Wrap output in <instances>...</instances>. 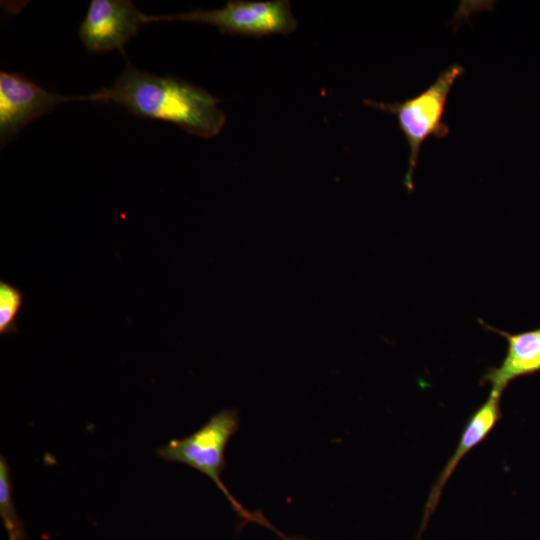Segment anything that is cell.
Masks as SVG:
<instances>
[{
  "label": "cell",
  "instance_id": "2",
  "mask_svg": "<svg viewBox=\"0 0 540 540\" xmlns=\"http://www.w3.org/2000/svg\"><path fill=\"white\" fill-rule=\"evenodd\" d=\"M463 73V66L454 63L442 70L432 84L412 98L393 103L364 100L367 106L391 113L397 118L409 148L408 168L404 176V185L409 191L414 186L413 174L421 146L431 136L445 138L449 135V127L443 121L445 106L453 84Z\"/></svg>",
  "mask_w": 540,
  "mask_h": 540
},
{
  "label": "cell",
  "instance_id": "10",
  "mask_svg": "<svg viewBox=\"0 0 540 540\" xmlns=\"http://www.w3.org/2000/svg\"><path fill=\"white\" fill-rule=\"evenodd\" d=\"M23 293L16 286L0 281V335L16 333L17 318L23 306Z\"/></svg>",
  "mask_w": 540,
  "mask_h": 540
},
{
  "label": "cell",
  "instance_id": "5",
  "mask_svg": "<svg viewBox=\"0 0 540 540\" xmlns=\"http://www.w3.org/2000/svg\"><path fill=\"white\" fill-rule=\"evenodd\" d=\"M89 100V96H64L48 91L24 75L0 72V142L13 141L32 121L70 101Z\"/></svg>",
  "mask_w": 540,
  "mask_h": 540
},
{
  "label": "cell",
  "instance_id": "11",
  "mask_svg": "<svg viewBox=\"0 0 540 540\" xmlns=\"http://www.w3.org/2000/svg\"><path fill=\"white\" fill-rule=\"evenodd\" d=\"M265 527L269 528L270 530L274 531L282 540H309L306 538H300V537H288L281 533L279 530H277L269 521L265 525Z\"/></svg>",
  "mask_w": 540,
  "mask_h": 540
},
{
  "label": "cell",
  "instance_id": "3",
  "mask_svg": "<svg viewBox=\"0 0 540 540\" xmlns=\"http://www.w3.org/2000/svg\"><path fill=\"white\" fill-rule=\"evenodd\" d=\"M239 425L238 411L223 409L189 436L168 441L156 450V454L166 462L185 464L206 475L223 493L244 523H255L258 512L245 509L221 480V474L226 467L225 450Z\"/></svg>",
  "mask_w": 540,
  "mask_h": 540
},
{
  "label": "cell",
  "instance_id": "7",
  "mask_svg": "<svg viewBox=\"0 0 540 540\" xmlns=\"http://www.w3.org/2000/svg\"><path fill=\"white\" fill-rule=\"evenodd\" d=\"M500 398V393L491 391L488 399L467 421L455 452L445 464L430 490L416 540L420 539L430 517L435 511L445 484L460 461L469 451L488 436L496 423L501 419Z\"/></svg>",
  "mask_w": 540,
  "mask_h": 540
},
{
  "label": "cell",
  "instance_id": "6",
  "mask_svg": "<svg viewBox=\"0 0 540 540\" xmlns=\"http://www.w3.org/2000/svg\"><path fill=\"white\" fill-rule=\"evenodd\" d=\"M148 23V15L130 0H92L79 27V38L90 53L120 51Z\"/></svg>",
  "mask_w": 540,
  "mask_h": 540
},
{
  "label": "cell",
  "instance_id": "9",
  "mask_svg": "<svg viewBox=\"0 0 540 540\" xmlns=\"http://www.w3.org/2000/svg\"><path fill=\"white\" fill-rule=\"evenodd\" d=\"M13 484L9 465L0 457V515L8 532L9 540H25L26 534L22 521L13 501Z\"/></svg>",
  "mask_w": 540,
  "mask_h": 540
},
{
  "label": "cell",
  "instance_id": "4",
  "mask_svg": "<svg viewBox=\"0 0 540 540\" xmlns=\"http://www.w3.org/2000/svg\"><path fill=\"white\" fill-rule=\"evenodd\" d=\"M157 21H183L216 26L223 34L263 37L272 34H289L297 27L290 2L274 1H228L214 10L148 15V23Z\"/></svg>",
  "mask_w": 540,
  "mask_h": 540
},
{
  "label": "cell",
  "instance_id": "8",
  "mask_svg": "<svg viewBox=\"0 0 540 540\" xmlns=\"http://www.w3.org/2000/svg\"><path fill=\"white\" fill-rule=\"evenodd\" d=\"M487 328L507 341V352L501 364L489 368L482 378V383L490 384L491 391L502 394L516 378L540 371V327L516 334Z\"/></svg>",
  "mask_w": 540,
  "mask_h": 540
},
{
  "label": "cell",
  "instance_id": "1",
  "mask_svg": "<svg viewBox=\"0 0 540 540\" xmlns=\"http://www.w3.org/2000/svg\"><path fill=\"white\" fill-rule=\"evenodd\" d=\"M88 96L89 101L113 102L134 116L170 122L202 138L216 136L226 121L218 107L220 100L206 90L140 70L128 59L112 86Z\"/></svg>",
  "mask_w": 540,
  "mask_h": 540
}]
</instances>
